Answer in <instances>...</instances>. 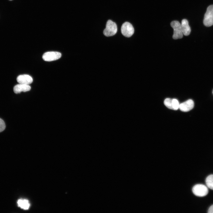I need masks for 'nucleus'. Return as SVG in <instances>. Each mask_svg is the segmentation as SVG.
Segmentation results:
<instances>
[{"mask_svg":"<svg viewBox=\"0 0 213 213\" xmlns=\"http://www.w3.org/2000/svg\"><path fill=\"white\" fill-rule=\"evenodd\" d=\"M6 125L4 121L0 118V132L3 131L5 129Z\"/></svg>","mask_w":213,"mask_h":213,"instance_id":"obj_14","label":"nucleus"},{"mask_svg":"<svg viewBox=\"0 0 213 213\" xmlns=\"http://www.w3.org/2000/svg\"><path fill=\"white\" fill-rule=\"evenodd\" d=\"M181 25L183 35L185 36L189 35L190 33L191 29L188 21L185 19L183 20Z\"/></svg>","mask_w":213,"mask_h":213,"instance_id":"obj_11","label":"nucleus"},{"mask_svg":"<svg viewBox=\"0 0 213 213\" xmlns=\"http://www.w3.org/2000/svg\"><path fill=\"white\" fill-rule=\"evenodd\" d=\"M170 25L174 30L172 36L173 39H177L182 38L183 36L181 24L178 21H172Z\"/></svg>","mask_w":213,"mask_h":213,"instance_id":"obj_2","label":"nucleus"},{"mask_svg":"<svg viewBox=\"0 0 213 213\" xmlns=\"http://www.w3.org/2000/svg\"><path fill=\"white\" fill-rule=\"evenodd\" d=\"M30 89L31 87L28 85L19 83L14 87L13 91L15 93L18 94L22 92H25L28 91Z\"/></svg>","mask_w":213,"mask_h":213,"instance_id":"obj_10","label":"nucleus"},{"mask_svg":"<svg viewBox=\"0 0 213 213\" xmlns=\"http://www.w3.org/2000/svg\"><path fill=\"white\" fill-rule=\"evenodd\" d=\"M10 0V1H12V0Z\"/></svg>","mask_w":213,"mask_h":213,"instance_id":"obj_16","label":"nucleus"},{"mask_svg":"<svg viewBox=\"0 0 213 213\" xmlns=\"http://www.w3.org/2000/svg\"><path fill=\"white\" fill-rule=\"evenodd\" d=\"M17 80L19 83L29 85L33 82V79L30 75L24 74L19 75Z\"/></svg>","mask_w":213,"mask_h":213,"instance_id":"obj_9","label":"nucleus"},{"mask_svg":"<svg viewBox=\"0 0 213 213\" xmlns=\"http://www.w3.org/2000/svg\"><path fill=\"white\" fill-rule=\"evenodd\" d=\"M194 106L193 101L192 100L190 99L180 104L179 109L182 111L187 112L191 110Z\"/></svg>","mask_w":213,"mask_h":213,"instance_id":"obj_8","label":"nucleus"},{"mask_svg":"<svg viewBox=\"0 0 213 213\" xmlns=\"http://www.w3.org/2000/svg\"><path fill=\"white\" fill-rule=\"evenodd\" d=\"M192 191L196 196H204L207 195L208 190L207 187L201 184H197L195 185L192 188Z\"/></svg>","mask_w":213,"mask_h":213,"instance_id":"obj_5","label":"nucleus"},{"mask_svg":"<svg viewBox=\"0 0 213 213\" xmlns=\"http://www.w3.org/2000/svg\"><path fill=\"white\" fill-rule=\"evenodd\" d=\"M206 183L208 188L213 190V175H210L206 177Z\"/></svg>","mask_w":213,"mask_h":213,"instance_id":"obj_13","label":"nucleus"},{"mask_svg":"<svg viewBox=\"0 0 213 213\" xmlns=\"http://www.w3.org/2000/svg\"><path fill=\"white\" fill-rule=\"evenodd\" d=\"M122 35L126 37H130L133 34L134 29L132 25L129 22H125L123 23L121 28Z\"/></svg>","mask_w":213,"mask_h":213,"instance_id":"obj_4","label":"nucleus"},{"mask_svg":"<svg viewBox=\"0 0 213 213\" xmlns=\"http://www.w3.org/2000/svg\"><path fill=\"white\" fill-rule=\"evenodd\" d=\"M61 57L60 53L56 51H49L44 53L43 55V59L46 61L57 60Z\"/></svg>","mask_w":213,"mask_h":213,"instance_id":"obj_6","label":"nucleus"},{"mask_svg":"<svg viewBox=\"0 0 213 213\" xmlns=\"http://www.w3.org/2000/svg\"><path fill=\"white\" fill-rule=\"evenodd\" d=\"M117 31V27L116 23L111 20H108L106 24V28L103 33L106 37H110L115 35Z\"/></svg>","mask_w":213,"mask_h":213,"instance_id":"obj_1","label":"nucleus"},{"mask_svg":"<svg viewBox=\"0 0 213 213\" xmlns=\"http://www.w3.org/2000/svg\"></svg>","mask_w":213,"mask_h":213,"instance_id":"obj_17","label":"nucleus"},{"mask_svg":"<svg viewBox=\"0 0 213 213\" xmlns=\"http://www.w3.org/2000/svg\"><path fill=\"white\" fill-rule=\"evenodd\" d=\"M164 104L168 108L174 110H177L179 108L180 104L176 99L166 98L164 101Z\"/></svg>","mask_w":213,"mask_h":213,"instance_id":"obj_7","label":"nucleus"},{"mask_svg":"<svg viewBox=\"0 0 213 213\" xmlns=\"http://www.w3.org/2000/svg\"><path fill=\"white\" fill-rule=\"evenodd\" d=\"M204 25L206 27L213 25V5L209 6L207 8L203 20Z\"/></svg>","mask_w":213,"mask_h":213,"instance_id":"obj_3","label":"nucleus"},{"mask_svg":"<svg viewBox=\"0 0 213 213\" xmlns=\"http://www.w3.org/2000/svg\"><path fill=\"white\" fill-rule=\"evenodd\" d=\"M208 212L209 213H213V205L210 207L208 209Z\"/></svg>","mask_w":213,"mask_h":213,"instance_id":"obj_15","label":"nucleus"},{"mask_svg":"<svg viewBox=\"0 0 213 213\" xmlns=\"http://www.w3.org/2000/svg\"><path fill=\"white\" fill-rule=\"evenodd\" d=\"M18 206L25 210L28 209L30 206L28 201L25 199H20L17 202Z\"/></svg>","mask_w":213,"mask_h":213,"instance_id":"obj_12","label":"nucleus"}]
</instances>
